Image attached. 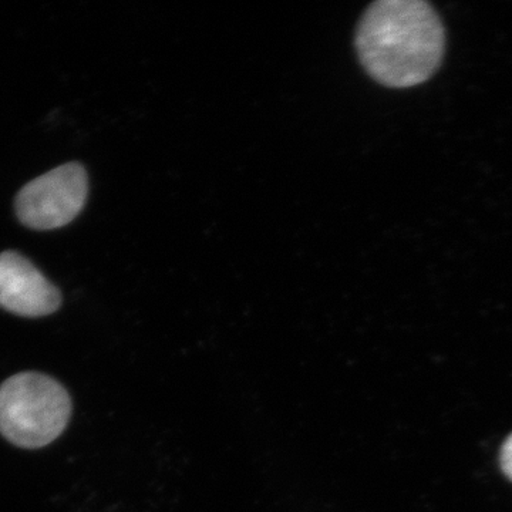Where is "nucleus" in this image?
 <instances>
[{
    "label": "nucleus",
    "mask_w": 512,
    "mask_h": 512,
    "mask_svg": "<svg viewBox=\"0 0 512 512\" xmlns=\"http://www.w3.org/2000/svg\"><path fill=\"white\" fill-rule=\"evenodd\" d=\"M443 23L423 0H379L363 13L356 52L367 74L392 89L429 80L444 55Z\"/></svg>",
    "instance_id": "nucleus-1"
},
{
    "label": "nucleus",
    "mask_w": 512,
    "mask_h": 512,
    "mask_svg": "<svg viewBox=\"0 0 512 512\" xmlns=\"http://www.w3.org/2000/svg\"><path fill=\"white\" fill-rule=\"evenodd\" d=\"M73 404L62 383L37 372L0 384V434L16 447L36 450L62 436Z\"/></svg>",
    "instance_id": "nucleus-2"
},
{
    "label": "nucleus",
    "mask_w": 512,
    "mask_h": 512,
    "mask_svg": "<svg viewBox=\"0 0 512 512\" xmlns=\"http://www.w3.org/2000/svg\"><path fill=\"white\" fill-rule=\"evenodd\" d=\"M89 175L80 163H67L30 181L15 198V211L26 228H63L83 211Z\"/></svg>",
    "instance_id": "nucleus-3"
},
{
    "label": "nucleus",
    "mask_w": 512,
    "mask_h": 512,
    "mask_svg": "<svg viewBox=\"0 0 512 512\" xmlns=\"http://www.w3.org/2000/svg\"><path fill=\"white\" fill-rule=\"evenodd\" d=\"M62 293L19 252L0 254V308L23 318L59 311Z\"/></svg>",
    "instance_id": "nucleus-4"
},
{
    "label": "nucleus",
    "mask_w": 512,
    "mask_h": 512,
    "mask_svg": "<svg viewBox=\"0 0 512 512\" xmlns=\"http://www.w3.org/2000/svg\"><path fill=\"white\" fill-rule=\"evenodd\" d=\"M501 468L505 477L512 481V433L501 447Z\"/></svg>",
    "instance_id": "nucleus-5"
}]
</instances>
